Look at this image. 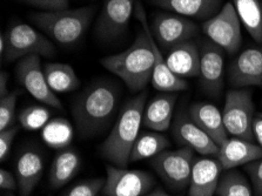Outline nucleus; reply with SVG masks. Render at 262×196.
Masks as SVG:
<instances>
[{
	"label": "nucleus",
	"instance_id": "bb28decb",
	"mask_svg": "<svg viewBox=\"0 0 262 196\" xmlns=\"http://www.w3.org/2000/svg\"><path fill=\"white\" fill-rule=\"evenodd\" d=\"M169 145V140L164 134H160L159 132H144L139 134L134 143L130 153V162L153 159L167 149Z\"/></svg>",
	"mask_w": 262,
	"mask_h": 196
},
{
	"label": "nucleus",
	"instance_id": "f3484780",
	"mask_svg": "<svg viewBox=\"0 0 262 196\" xmlns=\"http://www.w3.org/2000/svg\"><path fill=\"white\" fill-rule=\"evenodd\" d=\"M224 169L219 160L199 159L193 163L188 196H214Z\"/></svg>",
	"mask_w": 262,
	"mask_h": 196
},
{
	"label": "nucleus",
	"instance_id": "79ce46f5",
	"mask_svg": "<svg viewBox=\"0 0 262 196\" xmlns=\"http://www.w3.org/2000/svg\"><path fill=\"white\" fill-rule=\"evenodd\" d=\"M261 115H262V114H261Z\"/></svg>",
	"mask_w": 262,
	"mask_h": 196
},
{
	"label": "nucleus",
	"instance_id": "ddd939ff",
	"mask_svg": "<svg viewBox=\"0 0 262 196\" xmlns=\"http://www.w3.org/2000/svg\"><path fill=\"white\" fill-rule=\"evenodd\" d=\"M137 0H105L95 32L99 39L113 41L128 29Z\"/></svg>",
	"mask_w": 262,
	"mask_h": 196
},
{
	"label": "nucleus",
	"instance_id": "5701e85b",
	"mask_svg": "<svg viewBox=\"0 0 262 196\" xmlns=\"http://www.w3.org/2000/svg\"><path fill=\"white\" fill-rule=\"evenodd\" d=\"M149 3L186 18L208 20L221 10L222 0H149Z\"/></svg>",
	"mask_w": 262,
	"mask_h": 196
},
{
	"label": "nucleus",
	"instance_id": "9d476101",
	"mask_svg": "<svg viewBox=\"0 0 262 196\" xmlns=\"http://www.w3.org/2000/svg\"><path fill=\"white\" fill-rule=\"evenodd\" d=\"M150 31L158 45L165 50H170L195 37L198 26L184 15L162 12L154 15Z\"/></svg>",
	"mask_w": 262,
	"mask_h": 196
},
{
	"label": "nucleus",
	"instance_id": "412c9836",
	"mask_svg": "<svg viewBox=\"0 0 262 196\" xmlns=\"http://www.w3.org/2000/svg\"><path fill=\"white\" fill-rule=\"evenodd\" d=\"M15 178L21 196H30L40 181L43 171V160L37 150L23 151L15 162Z\"/></svg>",
	"mask_w": 262,
	"mask_h": 196
},
{
	"label": "nucleus",
	"instance_id": "a211bd4d",
	"mask_svg": "<svg viewBox=\"0 0 262 196\" xmlns=\"http://www.w3.org/2000/svg\"><path fill=\"white\" fill-rule=\"evenodd\" d=\"M216 158L224 169H234L262 159V147L247 140L232 138L220 146Z\"/></svg>",
	"mask_w": 262,
	"mask_h": 196
},
{
	"label": "nucleus",
	"instance_id": "2eb2a0df",
	"mask_svg": "<svg viewBox=\"0 0 262 196\" xmlns=\"http://www.w3.org/2000/svg\"><path fill=\"white\" fill-rule=\"evenodd\" d=\"M229 81L236 89L262 86V49L242 51L229 66Z\"/></svg>",
	"mask_w": 262,
	"mask_h": 196
},
{
	"label": "nucleus",
	"instance_id": "4468645a",
	"mask_svg": "<svg viewBox=\"0 0 262 196\" xmlns=\"http://www.w3.org/2000/svg\"><path fill=\"white\" fill-rule=\"evenodd\" d=\"M224 50L214 42H204L200 47L201 85L213 97L220 95L224 87Z\"/></svg>",
	"mask_w": 262,
	"mask_h": 196
},
{
	"label": "nucleus",
	"instance_id": "423d86ee",
	"mask_svg": "<svg viewBox=\"0 0 262 196\" xmlns=\"http://www.w3.org/2000/svg\"><path fill=\"white\" fill-rule=\"evenodd\" d=\"M254 102L252 92L246 89L231 90L225 99L222 118L227 133L233 138L254 141Z\"/></svg>",
	"mask_w": 262,
	"mask_h": 196
},
{
	"label": "nucleus",
	"instance_id": "2f4dec72",
	"mask_svg": "<svg viewBox=\"0 0 262 196\" xmlns=\"http://www.w3.org/2000/svg\"><path fill=\"white\" fill-rule=\"evenodd\" d=\"M105 181L106 179L102 178L85 180V181L74 185L65 196H98V194L104 189Z\"/></svg>",
	"mask_w": 262,
	"mask_h": 196
},
{
	"label": "nucleus",
	"instance_id": "f03ea898",
	"mask_svg": "<svg viewBox=\"0 0 262 196\" xmlns=\"http://www.w3.org/2000/svg\"><path fill=\"white\" fill-rule=\"evenodd\" d=\"M147 93L140 92L122 106L116 123L101 146L102 158L113 166L126 168L130 162V153L139 137L146 107Z\"/></svg>",
	"mask_w": 262,
	"mask_h": 196
},
{
	"label": "nucleus",
	"instance_id": "72a5a7b5",
	"mask_svg": "<svg viewBox=\"0 0 262 196\" xmlns=\"http://www.w3.org/2000/svg\"><path fill=\"white\" fill-rule=\"evenodd\" d=\"M20 2L45 12L67 10L70 5V0H20Z\"/></svg>",
	"mask_w": 262,
	"mask_h": 196
},
{
	"label": "nucleus",
	"instance_id": "a878e982",
	"mask_svg": "<svg viewBox=\"0 0 262 196\" xmlns=\"http://www.w3.org/2000/svg\"><path fill=\"white\" fill-rule=\"evenodd\" d=\"M242 25L256 42H262V4L260 0H233Z\"/></svg>",
	"mask_w": 262,
	"mask_h": 196
},
{
	"label": "nucleus",
	"instance_id": "f704fd0d",
	"mask_svg": "<svg viewBox=\"0 0 262 196\" xmlns=\"http://www.w3.org/2000/svg\"><path fill=\"white\" fill-rule=\"evenodd\" d=\"M245 169L252 180L256 196H262V159L246 165Z\"/></svg>",
	"mask_w": 262,
	"mask_h": 196
},
{
	"label": "nucleus",
	"instance_id": "39448f33",
	"mask_svg": "<svg viewBox=\"0 0 262 196\" xmlns=\"http://www.w3.org/2000/svg\"><path fill=\"white\" fill-rule=\"evenodd\" d=\"M5 40L6 61H15L27 55L38 54L46 58L55 55V46L49 38L24 23L11 25L5 33H2Z\"/></svg>",
	"mask_w": 262,
	"mask_h": 196
},
{
	"label": "nucleus",
	"instance_id": "b1692460",
	"mask_svg": "<svg viewBox=\"0 0 262 196\" xmlns=\"http://www.w3.org/2000/svg\"><path fill=\"white\" fill-rule=\"evenodd\" d=\"M81 165L80 155L72 148H65L54 158L50 170V186L52 189L67 185L75 175Z\"/></svg>",
	"mask_w": 262,
	"mask_h": 196
},
{
	"label": "nucleus",
	"instance_id": "6ab92c4d",
	"mask_svg": "<svg viewBox=\"0 0 262 196\" xmlns=\"http://www.w3.org/2000/svg\"><path fill=\"white\" fill-rule=\"evenodd\" d=\"M189 117L194 122L205 132L208 137L221 146L228 140V133L226 129L224 118L219 108L210 103L198 102L190 106Z\"/></svg>",
	"mask_w": 262,
	"mask_h": 196
},
{
	"label": "nucleus",
	"instance_id": "473e14b6",
	"mask_svg": "<svg viewBox=\"0 0 262 196\" xmlns=\"http://www.w3.org/2000/svg\"><path fill=\"white\" fill-rule=\"evenodd\" d=\"M19 132V126H12L5 130L0 132V160L4 161L9 157L14 138Z\"/></svg>",
	"mask_w": 262,
	"mask_h": 196
},
{
	"label": "nucleus",
	"instance_id": "20e7f679",
	"mask_svg": "<svg viewBox=\"0 0 262 196\" xmlns=\"http://www.w3.org/2000/svg\"><path fill=\"white\" fill-rule=\"evenodd\" d=\"M95 13L94 6L79 7L74 10L37 12L31 20L62 46H73L84 38Z\"/></svg>",
	"mask_w": 262,
	"mask_h": 196
},
{
	"label": "nucleus",
	"instance_id": "4c0bfd02",
	"mask_svg": "<svg viewBox=\"0 0 262 196\" xmlns=\"http://www.w3.org/2000/svg\"><path fill=\"white\" fill-rule=\"evenodd\" d=\"M7 80H9V74H7L5 71H2V73H0V98L6 97V95L9 94L6 86Z\"/></svg>",
	"mask_w": 262,
	"mask_h": 196
},
{
	"label": "nucleus",
	"instance_id": "f257e3e1",
	"mask_svg": "<svg viewBox=\"0 0 262 196\" xmlns=\"http://www.w3.org/2000/svg\"><path fill=\"white\" fill-rule=\"evenodd\" d=\"M119 90L110 81L91 85L75 100L72 114L81 137H94L108 125L118 110Z\"/></svg>",
	"mask_w": 262,
	"mask_h": 196
},
{
	"label": "nucleus",
	"instance_id": "58836bf2",
	"mask_svg": "<svg viewBox=\"0 0 262 196\" xmlns=\"http://www.w3.org/2000/svg\"><path fill=\"white\" fill-rule=\"evenodd\" d=\"M145 196H173V195L167 194L166 191H164L162 189H157V190H154V191H152V193L147 194Z\"/></svg>",
	"mask_w": 262,
	"mask_h": 196
},
{
	"label": "nucleus",
	"instance_id": "7ed1b4c3",
	"mask_svg": "<svg viewBox=\"0 0 262 196\" xmlns=\"http://www.w3.org/2000/svg\"><path fill=\"white\" fill-rule=\"evenodd\" d=\"M100 63L120 78L130 91L144 92L148 82L152 81L154 69V53L145 30L139 32L128 49L102 58Z\"/></svg>",
	"mask_w": 262,
	"mask_h": 196
},
{
	"label": "nucleus",
	"instance_id": "4be33fe9",
	"mask_svg": "<svg viewBox=\"0 0 262 196\" xmlns=\"http://www.w3.org/2000/svg\"><path fill=\"white\" fill-rule=\"evenodd\" d=\"M177 98L176 93L162 92L150 100L144 111V127L153 132L167 130L173 119Z\"/></svg>",
	"mask_w": 262,
	"mask_h": 196
},
{
	"label": "nucleus",
	"instance_id": "a19ab883",
	"mask_svg": "<svg viewBox=\"0 0 262 196\" xmlns=\"http://www.w3.org/2000/svg\"><path fill=\"white\" fill-rule=\"evenodd\" d=\"M5 196H15V195H13L12 193H10V191H7V193H5Z\"/></svg>",
	"mask_w": 262,
	"mask_h": 196
},
{
	"label": "nucleus",
	"instance_id": "6e6552de",
	"mask_svg": "<svg viewBox=\"0 0 262 196\" xmlns=\"http://www.w3.org/2000/svg\"><path fill=\"white\" fill-rule=\"evenodd\" d=\"M202 30L210 41L227 53L234 54L240 50L241 20L232 3H226L214 17L205 20Z\"/></svg>",
	"mask_w": 262,
	"mask_h": 196
},
{
	"label": "nucleus",
	"instance_id": "9b49d317",
	"mask_svg": "<svg viewBox=\"0 0 262 196\" xmlns=\"http://www.w3.org/2000/svg\"><path fill=\"white\" fill-rule=\"evenodd\" d=\"M105 196H145L154 185V179L144 170L127 169L113 165L106 167Z\"/></svg>",
	"mask_w": 262,
	"mask_h": 196
},
{
	"label": "nucleus",
	"instance_id": "c9c22d12",
	"mask_svg": "<svg viewBox=\"0 0 262 196\" xmlns=\"http://www.w3.org/2000/svg\"><path fill=\"white\" fill-rule=\"evenodd\" d=\"M17 178L13 177V174L10 173L9 170L2 169L0 170V187L3 190L13 191L18 188Z\"/></svg>",
	"mask_w": 262,
	"mask_h": 196
},
{
	"label": "nucleus",
	"instance_id": "1a4fd4ad",
	"mask_svg": "<svg viewBox=\"0 0 262 196\" xmlns=\"http://www.w3.org/2000/svg\"><path fill=\"white\" fill-rule=\"evenodd\" d=\"M15 75L18 81L29 93L38 101L46 106L61 108V102L50 89L49 83L41 67L40 55L32 54L20 59L15 66Z\"/></svg>",
	"mask_w": 262,
	"mask_h": 196
},
{
	"label": "nucleus",
	"instance_id": "aec40b11",
	"mask_svg": "<svg viewBox=\"0 0 262 196\" xmlns=\"http://www.w3.org/2000/svg\"><path fill=\"white\" fill-rule=\"evenodd\" d=\"M166 62L169 70L180 78H192L200 75V49L195 42H182L168 50Z\"/></svg>",
	"mask_w": 262,
	"mask_h": 196
},
{
	"label": "nucleus",
	"instance_id": "f8f14e48",
	"mask_svg": "<svg viewBox=\"0 0 262 196\" xmlns=\"http://www.w3.org/2000/svg\"><path fill=\"white\" fill-rule=\"evenodd\" d=\"M136 15L137 19L141 23L142 29L145 30L147 35H148L150 46H152L154 53V69L152 74V81H150L154 89L160 92H165V93H176V92L187 90V81L180 77H178L177 74H174L169 70L167 62H166V59L162 57V53L160 49H159L156 39L153 37L152 31L148 29L146 12L140 0H137L136 3Z\"/></svg>",
	"mask_w": 262,
	"mask_h": 196
},
{
	"label": "nucleus",
	"instance_id": "e433bc0d",
	"mask_svg": "<svg viewBox=\"0 0 262 196\" xmlns=\"http://www.w3.org/2000/svg\"><path fill=\"white\" fill-rule=\"evenodd\" d=\"M253 129H254L255 139L257 140V142H259V146L262 147V115L261 114H257V117L254 119Z\"/></svg>",
	"mask_w": 262,
	"mask_h": 196
},
{
	"label": "nucleus",
	"instance_id": "ea45409f",
	"mask_svg": "<svg viewBox=\"0 0 262 196\" xmlns=\"http://www.w3.org/2000/svg\"><path fill=\"white\" fill-rule=\"evenodd\" d=\"M5 53V40H4L3 34L0 35V54L4 55Z\"/></svg>",
	"mask_w": 262,
	"mask_h": 196
},
{
	"label": "nucleus",
	"instance_id": "c756f323",
	"mask_svg": "<svg viewBox=\"0 0 262 196\" xmlns=\"http://www.w3.org/2000/svg\"><path fill=\"white\" fill-rule=\"evenodd\" d=\"M19 123L26 130L42 129L51 120V113L45 106H30L24 108L18 117Z\"/></svg>",
	"mask_w": 262,
	"mask_h": 196
},
{
	"label": "nucleus",
	"instance_id": "0eeeda50",
	"mask_svg": "<svg viewBox=\"0 0 262 196\" xmlns=\"http://www.w3.org/2000/svg\"><path fill=\"white\" fill-rule=\"evenodd\" d=\"M152 167L166 185L174 190L189 186L194 163V150L182 147L177 150H165L150 159Z\"/></svg>",
	"mask_w": 262,
	"mask_h": 196
},
{
	"label": "nucleus",
	"instance_id": "dca6fc26",
	"mask_svg": "<svg viewBox=\"0 0 262 196\" xmlns=\"http://www.w3.org/2000/svg\"><path fill=\"white\" fill-rule=\"evenodd\" d=\"M173 135L177 141L184 147L192 148L201 155H217L219 146L205 133L195 122L181 112L173 125Z\"/></svg>",
	"mask_w": 262,
	"mask_h": 196
},
{
	"label": "nucleus",
	"instance_id": "7c9ffc66",
	"mask_svg": "<svg viewBox=\"0 0 262 196\" xmlns=\"http://www.w3.org/2000/svg\"><path fill=\"white\" fill-rule=\"evenodd\" d=\"M17 98V92H11L6 97L0 98V132L14 126Z\"/></svg>",
	"mask_w": 262,
	"mask_h": 196
},
{
	"label": "nucleus",
	"instance_id": "c85d7f7f",
	"mask_svg": "<svg viewBox=\"0 0 262 196\" xmlns=\"http://www.w3.org/2000/svg\"><path fill=\"white\" fill-rule=\"evenodd\" d=\"M216 194L219 196H252V188L241 171L228 169L221 174Z\"/></svg>",
	"mask_w": 262,
	"mask_h": 196
},
{
	"label": "nucleus",
	"instance_id": "cd10ccee",
	"mask_svg": "<svg viewBox=\"0 0 262 196\" xmlns=\"http://www.w3.org/2000/svg\"><path fill=\"white\" fill-rule=\"evenodd\" d=\"M74 130L69 120L57 118L50 120L41 129V138L43 142L55 149H65L71 145L73 140Z\"/></svg>",
	"mask_w": 262,
	"mask_h": 196
},
{
	"label": "nucleus",
	"instance_id": "393cba45",
	"mask_svg": "<svg viewBox=\"0 0 262 196\" xmlns=\"http://www.w3.org/2000/svg\"><path fill=\"white\" fill-rule=\"evenodd\" d=\"M43 73L50 89L54 93H69L79 89L80 80L72 66L60 62H49L43 67Z\"/></svg>",
	"mask_w": 262,
	"mask_h": 196
}]
</instances>
